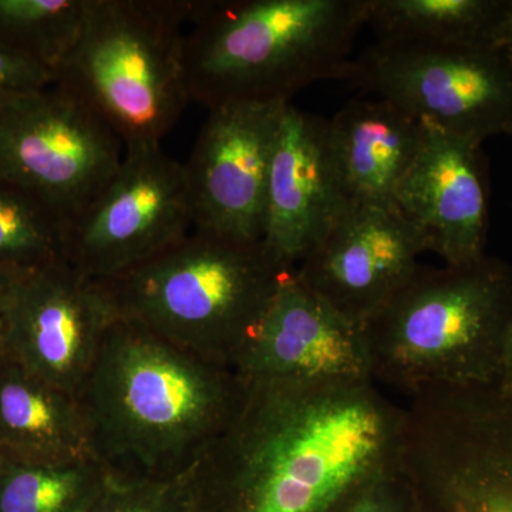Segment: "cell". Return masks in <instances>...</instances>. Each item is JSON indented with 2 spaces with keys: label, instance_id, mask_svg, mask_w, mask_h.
<instances>
[{
  "label": "cell",
  "instance_id": "cell-1",
  "mask_svg": "<svg viewBox=\"0 0 512 512\" xmlns=\"http://www.w3.org/2000/svg\"><path fill=\"white\" fill-rule=\"evenodd\" d=\"M403 424L372 379L248 383L185 477L190 512H345L399 463Z\"/></svg>",
  "mask_w": 512,
  "mask_h": 512
},
{
  "label": "cell",
  "instance_id": "cell-2",
  "mask_svg": "<svg viewBox=\"0 0 512 512\" xmlns=\"http://www.w3.org/2000/svg\"><path fill=\"white\" fill-rule=\"evenodd\" d=\"M247 389L231 367L117 316L77 397L111 480L168 483L190 474Z\"/></svg>",
  "mask_w": 512,
  "mask_h": 512
},
{
  "label": "cell",
  "instance_id": "cell-3",
  "mask_svg": "<svg viewBox=\"0 0 512 512\" xmlns=\"http://www.w3.org/2000/svg\"><path fill=\"white\" fill-rule=\"evenodd\" d=\"M367 0H194L184 64L191 101L291 103L322 80H343L366 26Z\"/></svg>",
  "mask_w": 512,
  "mask_h": 512
},
{
  "label": "cell",
  "instance_id": "cell-4",
  "mask_svg": "<svg viewBox=\"0 0 512 512\" xmlns=\"http://www.w3.org/2000/svg\"><path fill=\"white\" fill-rule=\"evenodd\" d=\"M512 316V268L419 266L363 323L370 375L407 396L433 387L495 386Z\"/></svg>",
  "mask_w": 512,
  "mask_h": 512
},
{
  "label": "cell",
  "instance_id": "cell-5",
  "mask_svg": "<svg viewBox=\"0 0 512 512\" xmlns=\"http://www.w3.org/2000/svg\"><path fill=\"white\" fill-rule=\"evenodd\" d=\"M289 271L262 241H232L192 229L100 284L120 318L232 369Z\"/></svg>",
  "mask_w": 512,
  "mask_h": 512
},
{
  "label": "cell",
  "instance_id": "cell-6",
  "mask_svg": "<svg viewBox=\"0 0 512 512\" xmlns=\"http://www.w3.org/2000/svg\"><path fill=\"white\" fill-rule=\"evenodd\" d=\"M194 0H86L57 86L106 121L126 151L161 147L190 103L185 32Z\"/></svg>",
  "mask_w": 512,
  "mask_h": 512
},
{
  "label": "cell",
  "instance_id": "cell-7",
  "mask_svg": "<svg viewBox=\"0 0 512 512\" xmlns=\"http://www.w3.org/2000/svg\"><path fill=\"white\" fill-rule=\"evenodd\" d=\"M400 463L419 512H512V394L497 386L414 394Z\"/></svg>",
  "mask_w": 512,
  "mask_h": 512
},
{
  "label": "cell",
  "instance_id": "cell-8",
  "mask_svg": "<svg viewBox=\"0 0 512 512\" xmlns=\"http://www.w3.org/2000/svg\"><path fill=\"white\" fill-rule=\"evenodd\" d=\"M343 80L480 146L512 136V53L503 47L377 42Z\"/></svg>",
  "mask_w": 512,
  "mask_h": 512
},
{
  "label": "cell",
  "instance_id": "cell-9",
  "mask_svg": "<svg viewBox=\"0 0 512 512\" xmlns=\"http://www.w3.org/2000/svg\"><path fill=\"white\" fill-rule=\"evenodd\" d=\"M123 158L109 124L56 83L0 103V174L36 194L69 227Z\"/></svg>",
  "mask_w": 512,
  "mask_h": 512
},
{
  "label": "cell",
  "instance_id": "cell-10",
  "mask_svg": "<svg viewBox=\"0 0 512 512\" xmlns=\"http://www.w3.org/2000/svg\"><path fill=\"white\" fill-rule=\"evenodd\" d=\"M192 228L184 164L161 147L126 151L109 184L67 229L66 261L93 281H109Z\"/></svg>",
  "mask_w": 512,
  "mask_h": 512
},
{
  "label": "cell",
  "instance_id": "cell-11",
  "mask_svg": "<svg viewBox=\"0 0 512 512\" xmlns=\"http://www.w3.org/2000/svg\"><path fill=\"white\" fill-rule=\"evenodd\" d=\"M286 104L244 101L208 110L184 164L192 229L262 241L269 168Z\"/></svg>",
  "mask_w": 512,
  "mask_h": 512
},
{
  "label": "cell",
  "instance_id": "cell-12",
  "mask_svg": "<svg viewBox=\"0 0 512 512\" xmlns=\"http://www.w3.org/2000/svg\"><path fill=\"white\" fill-rule=\"evenodd\" d=\"M116 319L103 285L66 259L22 272L10 302L6 359L77 396Z\"/></svg>",
  "mask_w": 512,
  "mask_h": 512
},
{
  "label": "cell",
  "instance_id": "cell-13",
  "mask_svg": "<svg viewBox=\"0 0 512 512\" xmlns=\"http://www.w3.org/2000/svg\"><path fill=\"white\" fill-rule=\"evenodd\" d=\"M427 239L396 204L350 201L296 276L343 318L363 326L412 279Z\"/></svg>",
  "mask_w": 512,
  "mask_h": 512
},
{
  "label": "cell",
  "instance_id": "cell-14",
  "mask_svg": "<svg viewBox=\"0 0 512 512\" xmlns=\"http://www.w3.org/2000/svg\"><path fill=\"white\" fill-rule=\"evenodd\" d=\"M232 369L248 383L372 379L362 326L309 291L295 269L282 279Z\"/></svg>",
  "mask_w": 512,
  "mask_h": 512
},
{
  "label": "cell",
  "instance_id": "cell-15",
  "mask_svg": "<svg viewBox=\"0 0 512 512\" xmlns=\"http://www.w3.org/2000/svg\"><path fill=\"white\" fill-rule=\"evenodd\" d=\"M328 137V120L286 104L266 188L264 242L296 269L349 207Z\"/></svg>",
  "mask_w": 512,
  "mask_h": 512
},
{
  "label": "cell",
  "instance_id": "cell-16",
  "mask_svg": "<svg viewBox=\"0 0 512 512\" xmlns=\"http://www.w3.org/2000/svg\"><path fill=\"white\" fill-rule=\"evenodd\" d=\"M423 124L419 153L400 181L394 202L444 264H476L485 256L488 232L483 151L474 141Z\"/></svg>",
  "mask_w": 512,
  "mask_h": 512
},
{
  "label": "cell",
  "instance_id": "cell-17",
  "mask_svg": "<svg viewBox=\"0 0 512 512\" xmlns=\"http://www.w3.org/2000/svg\"><path fill=\"white\" fill-rule=\"evenodd\" d=\"M424 124L383 99H356L328 120V137L349 200L396 204L394 194L419 153Z\"/></svg>",
  "mask_w": 512,
  "mask_h": 512
},
{
  "label": "cell",
  "instance_id": "cell-18",
  "mask_svg": "<svg viewBox=\"0 0 512 512\" xmlns=\"http://www.w3.org/2000/svg\"><path fill=\"white\" fill-rule=\"evenodd\" d=\"M0 448L9 463L96 460L79 397L9 359L0 362Z\"/></svg>",
  "mask_w": 512,
  "mask_h": 512
},
{
  "label": "cell",
  "instance_id": "cell-19",
  "mask_svg": "<svg viewBox=\"0 0 512 512\" xmlns=\"http://www.w3.org/2000/svg\"><path fill=\"white\" fill-rule=\"evenodd\" d=\"M507 0H367L366 26L380 43L491 45Z\"/></svg>",
  "mask_w": 512,
  "mask_h": 512
},
{
  "label": "cell",
  "instance_id": "cell-20",
  "mask_svg": "<svg viewBox=\"0 0 512 512\" xmlns=\"http://www.w3.org/2000/svg\"><path fill=\"white\" fill-rule=\"evenodd\" d=\"M111 483L97 460L9 463L0 471V512H86Z\"/></svg>",
  "mask_w": 512,
  "mask_h": 512
},
{
  "label": "cell",
  "instance_id": "cell-21",
  "mask_svg": "<svg viewBox=\"0 0 512 512\" xmlns=\"http://www.w3.org/2000/svg\"><path fill=\"white\" fill-rule=\"evenodd\" d=\"M67 229L45 201L0 174V268L28 272L66 259Z\"/></svg>",
  "mask_w": 512,
  "mask_h": 512
},
{
  "label": "cell",
  "instance_id": "cell-22",
  "mask_svg": "<svg viewBox=\"0 0 512 512\" xmlns=\"http://www.w3.org/2000/svg\"><path fill=\"white\" fill-rule=\"evenodd\" d=\"M84 9L86 0H0V45L57 74L82 32Z\"/></svg>",
  "mask_w": 512,
  "mask_h": 512
},
{
  "label": "cell",
  "instance_id": "cell-23",
  "mask_svg": "<svg viewBox=\"0 0 512 512\" xmlns=\"http://www.w3.org/2000/svg\"><path fill=\"white\" fill-rule=\"evenodd\" d=\"M86 512H190L185 477L168 483H117L111 480Z\"/></svg>",
  "mask_w": 512,
  "mask_h": 512
},
{
  "label": "cell",
  "instance_id": "cell-24",
  "mask_svg": "<svg viewBox=\"0 0 512 512\" xmlns=\"http://www.w3.org/2000/svg\"><path fill=\"white\" fill-rule=\"evenodd\" d=\"M345 512H419L409 478L402 463L367 483Z\"/></svg>",
  "mask_w": 512,
  "mask_h": 512
},
{
  "label": "cell",
  "instance_id": "cell-25",
  "mask_svg": "<svg viewBox=\"0 0 512 512\" xmlns=\"http://www.w3.org/2000/svg\"><path fill=\"white\" fill-rule=\"evenodd\" d=\"M56 83V73L42 63L0 45V103L10 97L39 92Z\"/></svg>",
  "mask_w": 512,
  "mask_h": 512
},
{
  "label": "cell",
  "instance_id": "cell-26",
  "mask_svg": "<svg viewBox=\"0 0 512 512\" xmlns=\"http://www.w3.org/2000/svg\"><path fill=\"white\" fill-rule=\"evenodd\" d=\"M22 272L0 268V362L6 359V333H8V318L13 289Z\"/></svg>",
  "mask_w": 512,
  "mask_h": 512
},
{
  "label": "cell",
  "instance_id": "cell-27",
  "mask_svg": "<svg viewBox=\"0 0 512 512\" xmlns=\"http://www.w3.org/2000/svg\"><path fill=\"white\" fill-rule=\"evenodd\" d=\"M491 45L512 53V0H507L491 35Z\"/></svg>",
  "mask_w": 512,
  "mask_h": 512
},
{
  "label": "cell",
  "instance_id": "cell-28",
  "mask_svg": "<svg viewBox=\"0 0 512 512\" xmlns=\"http://www.w3.org/2000/svg\"><path fill=\"white\" fill-rule=\"evenodd\" d=\"M495 386L505 393L512 394V316L510 326H508L507 339H505L500 377H498V382Z\"/></svg>",
  "mask_w": 512,
  "mask_h": 512
},
{
  "label": "cell",
  "instance_id": "cell-29",
  "mask_svg": "<svg viewBox=\"0 0 512 512\" xmlns=\"http://www.w3.org/2000/svg\"><path fill=\"white\" fill-rule=\"evenodd\" d=\"M6 464V458L3 456L2 448H0V471H2V468L5 467Z\"/></svg>",
  "mask_w": 512,
  "mask_h": 512
}]
</instances>
